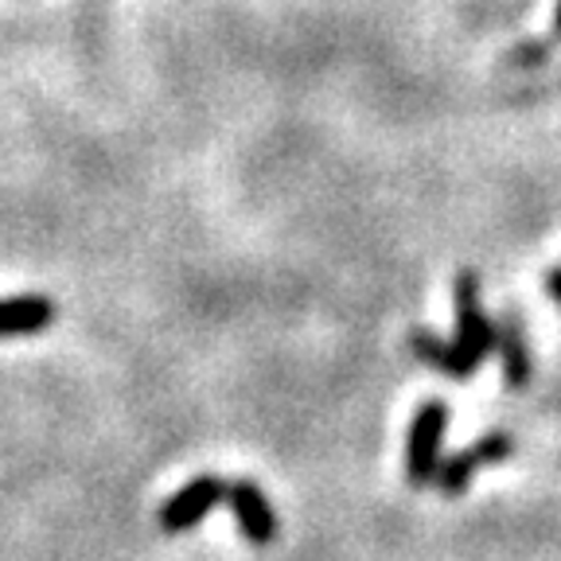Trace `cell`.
I'll return each instance as SVG.
<instances>
[{"mask_svg":"<svg viewBox=\"0 0 561 561\" xmlns=\"http://www.w3.org/2000/svg\"><path fill=\"white\" fill-rule=\"evenodd\" d=\"M445 430H448V405L440 398L421 402L410 421V437H405V480H410V488H430L437 480Z\"/></svg>","mask_w":561,"mask_h":561,"instance_id":"7a4b0ae2","label":"cell"},{"mask_svg":"<svg viewBox=\"0 0 561 561\" xmlns=\"http://www.w3.org/2000/svg\"><path fill=\"white\" fill-rule=\"evenodd\" d=\"M227 507L250 546H270L277 538V511L254 480L227 483Z\"/></svg>","mask_w":561,"mask_h":561,"instance_id":"5b68a950","label":"cell"},{"mask_svg":"<svg viewBox=\"0 0 561 561\" xmlns=\"http://www.w3.org/2000/svg\"><path fill=\"white\" fill-rule=\"evenodd\" d=\"M219 503H227V480L215 472H203L187 480L180 491H172V500H164V507L157 511V526L164 535H187Z\"/></svg>","mask_w":561,"mask_h":561,"instance_id":"3957f363","label":"cell"},{"mask_svg":"<svg viewBox=\"0 0 561 561\" xmlns=\"http://www.w3.org/2000/svg\"><path fill=\"white\" fill-rule=\"evenodd\" d=\"M553 24H558V35H561V0H558V12H553Z\"/></svg>","mask_w":561,"mask_h":561,"instance_id":"9c48e42d","label":"cell"},{"mask_svg":"<svg viewBox=\"0 0 561 561\" xmlns=\"http://www.w3.org/2000/svg\"><path fill=\"white\" fill-rule=\"evenodd\" d=\"M546 293L561 305V270H550L546 273Z\"/></svg>","mask_w":561,"mask_h":561,"instance_id":"ba28073f","label":"cell"},{"mask_svg":"<svg viewBox=\"0 0 561 561\" xmlns=\"http://www.w3.org/2000/svg\"><path fill=\"white\" fill-rule=\"evenodd\" d=\"M511 453H515V437H511L507 430L483 433L472 448H465V453H456V456H448V460H440L433 488H440L445 495H460V491L476 480V472H480L483 465H500V460H507Z\"/></svg>","mask_w":561,"mask_h":561,"instance_id":"277c9868","label":"cell"},{"mask_svg":"<svg viewBox=\"0 0 561 561\" xmlns=\"http://www.w3.org/2000/svg\"><path fill=\"white\" fill-rule=\"evenodd\" d=\"M413 355L430 367L445 370L448 378L465 382L483 367L491 351H495V324L488 320L480 305V277L465 270L456 277V332L453 340H433L430 332H413Z\"/></svg>","mask_w":561,"mask_h":561,"instance_id":"6da1fadb","label":"cell"},{"mask_svg":"<svg viewBox=\"0 0 561 561\" xmlns=\"http://www.w3.org/2000/svg\"><path fill=\"white\" fill-rule=\"evenodd\" d=\"M55 324V300L44 293H20L0 297V340L12 335H39Z\"/></svg>","mask_w":561,"mask_h":561,"instance_id":"8992f818","label":"cell"},{"mask_svg":"<svg viewBox=\"0 0 561 561\" xmlns=\"http://www.w3.org/2000/svg\"><path fill=\"white\" fill-rule=\"evenodd\" d=\"M495 347H500L503 382L511 390H526L530 386V343H526L518 320H500L495 324Z\"/></svg>","mask_w":561,"mask_h":561,"instance_id":"52a82bcc","label":"cell"}]
</instances>
